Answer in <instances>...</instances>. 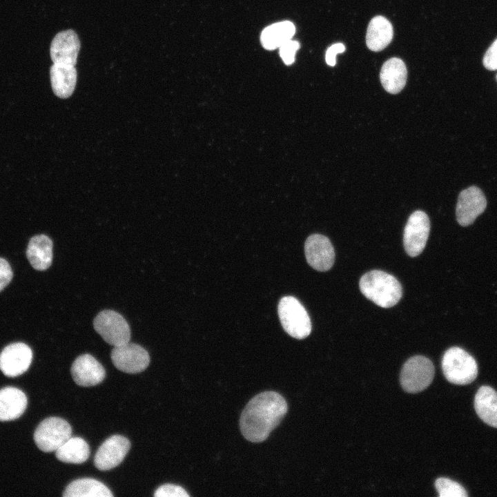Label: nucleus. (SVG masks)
<instances>
[{"mask_svg": "<svg viewBox=\"0 0 497 497\" xmlns=\"http://www.w3.org/2000/svg\"><path fill=\"white\" fill-rule=\"evenodd\" d=\"M287 411L288 404L280 393L273 391L261 392L248 402L241 413V433L250 442H263Z\"/></svg>", "mask_w": 497, "mask_h": 497, "instance_id": "f257e3e1", "label": "nucleus"}, {"mask_svg": "<svg viewBox=\"0 0 497 497\" xmlns=\"http://www.w3.org/2000/svg\"><path fill=\"white\" fill-rule=\"evenodd\" d=\"M362 293L382 308L396 304L402 295L399 281L392 275L380 270H372L364 274L359 282Z\"/></svg>", "mask_w": 497, "mask_h": 497, "instance_id": "f03ea898", "label": "nucleus"}, {"mask_svg": "<svg viewBox=\"0 0 497 497\" xmlns=\"http://www.w3.org/2000/svg\"><path fill=\"white\" fill-rule=\"evenodd\" d=\"M442 369L446 379L455 384H468L478 375L475 359L458 347H451L445 352L442 359Z\"/></svg>", "mask_w": 497, "mask_h": 497, "instance_id": "7ed1b4c3", "label": "nucleus"}, {"mask_svg": "<svg viewBox=\"0 0 497 497\" xmlns=\"http://www.w3.org/2000/svg\"><path fill=\"white\" fill-rule=\"evenodd\" d=\"M284 330L291 337L302 340L311 331V322L307 311L298 300L293 296L281 298L277 308Z\"/></svg>", "mask_w": 497, "mask_h": 497, "instance_id": "20e7f679", "label": "nucleus"}, {"mask_svg": "<svg viewBox=\"0 0 497 497\" xmlns=\"http://www.w3.org/2000/svg\"><path fill=\"white\" fill-rule=\"evenodd\" d=\"M434 377L432 362L422 355H415L403 364L400 382L402 389L411 393L420 392L427 388Z\"/></svg>", "mask_w": 497, "mask_h": 497, "instance_id": "39448f33", "label": "nucleus"}, {"mask_svg": "<svg viewBox=\"0 0 497 497\" xmlns=\"http://www.w3.org/2000/svg\"><path fill=\"white\" fill-rule=\"evenodd\" d=\"M72 436L70 425L59 417H49L42 420L34 433L37 447L44 452L55 451Z\"/></svg>", "mask_w": 497, "mask_h": 497, "instance_id": "423d86ee", "label": "nucleus"}, {"mask_svg": "<svg viewBox=\"0 0 497 497\" xmlns=\"http://www.w3.org/2000/svg\"><path fill=\"white\" fill-rule=\"evenodd\" d=\"M95 331L108 344L117 347L130 342V329L124 318L112 310L99 312L93 320Z\"/></svg>", "mask_w": 497, "mask_h": 497, "instance_id": "0eeeda50", "label": "nucleus"}, {"mask_svg": "<svg viewBox=\"0 0 497 497\" xmlns=\"http://www.w3.org/2000/svg\"><path fill=\"white\" fill-rule=\"evenodd\" d=\"M430 231V221L422 211H414L409 217L404 229L403 244L411 257L420 255L425 247Z\"/></svg>", "mask_w": 497, "mask_h": 497, "instance_id": "6e6552de", "label": "nucleus"}, {"mask_svg": "<svg viewBox=\"0 0 497 497\" xmlns=\"http://www.w3.org/2000/svg\"><path fill=\"white\" fill-rule=\"evenodd\" d=\"M111 360L119 371L128 373H137L144 371L150 363L148 351L140 345L130 342L114 347Z\"/></svg>", "mask_w": 497, "mask_h": 497, "instance_id": "1a4fd4ad", "label": "nucleus"}, {"mask_svg": "<svg viewBox=\"0 0 497 497\" xmlns=\"http://www.w3.org/2000/svg\"><path fill=\"white\" fill-rule=\"evenodd\" d=\"M130 448L128 438L121 435H113L107 438L98 448L95 458V466L101 471H107L118 466L124 459Z\"/></svg>", "mask_w": 497, "mask_h": 497, "instance_id": "9d476101", "label": "nucleus"}, {"mask_svg": "<svg viewBox=\"0 0 497 497\" xmlns=\"http://www.w3.org/2000/svg\"><path fill=\"white\" fill-rule=\"evenodd\" d=\"M308 264L318 271H329L335 261V251L331 241L321 234L309 236L304 244Z\"/></svg>", "mask_w": 497, "mask_h": 497, "instance_id": "9b49d317", "label": "nucleus"}, {"mask_svg": "<svg viewBox=\"0 0 497 497\" xmlns=\"http://www.w3.org/2000/svg\"><path fill=\"white\" fill-rule=\"evenodd\" d=\"M77 34L71 29L58 32L51 41L50 58L55 64L75 66L80 50Z\"/></svg>", "mask_w": 497, "mask_h": 497, "instance_id": "f8f14e48", "label": "nucleus"}, {"mask_svg": "<svg viewBox=\"0 0 497 497\" xmlns=\"http://www.w3.org/2000/svg\"><path fill=\"white\" fill-rule=\"evenodd\" d=\"M32 360L31 349L23 342L6 346L0 353V370L8 377H17L26 372Z\"/></svg>", "mask_w": 497, "mask_h": 497, "instance_id": "ddd939ff", "label": "nucleus"}, {"mask_svg": "<svg viewBox=\"0 0 497 497\" xmlns=\"http://www.w3.org/2000/svg\"><path fill=\"white\" fill-rule=\"evenodd\" d=\"M486 206V198L479 188L471 186L462 191L456 209L458 223L462 226L471 224Z\"/></svg>", "mask_w": 497, "mask_h": 497, "instance_id": "4468645a", "label": "nucleus"}, {"mask_svg": "<svg viewBox=\"0 0 497 497\" xmlns=\"http://www.w3.org/2000/svg\"><path fill=\"white\" fill-rule=\"evenodd\" d=\"M70 372L75 382L81 387L97 385L106 376V371L101 364L88 353L81 355L75 360Z\"/></svg>", "mask_w": 497, "mask_h": 497, "instance_id": "2eb2a0df", "label": "nucleus"}, {"mask_svg": "<svg viewBox=\"0 0 497 497\" xmlns=\"http://www.w3.org/2000/svg\"><path fill=\"white\" fill-rule=\"evenodd\" d=\"M28 399L21 389L6 387L0 389V421L19 418L26 409Z\"/></svg>", "mask_w": 497, "mask_h": 497, "instance_id": "dca6fc26", "label": "nucleus"}, {"mask_svg": "<svg viewBox=\"0 0 497 497\" xmlns=\"http://www.w3.org/2000/svg\"><path fill=\"white\" fill-rule=\"evenodd\" d=\"M407 78V67L401 59L392 57L383 64L380 79L387 92L391 94L400 92L406 84Z\"/></svg>", "mask_w": 497, "mask_h": 497, "instance_id": "f3484780", "label": "nucleus"}, {"mask_svg": "<svg viewBox=\"0 0 497 497\" xmlns=\"http://www.w3.org/2000/svg\"><path fill=\"white\" fill-rule=\"evenodd\" d=\"M52 242L47 235L33 236L29 241L26 256L32 266L38 271L50 267L52 260Z\"/></svg>", "mask_w": 497, "mask_h": 497, "instance_id": "a211bd4d", "label": "nucleus"}, {"mask_svg": "<svg viewBox=\"0 0 497 497\" xmlns=\"http://www.w3.org/2000/svg\"><path fill=\"white\" fill-rule=\"evenodd\" d=\"M393 35L391 22L383 16H376L371 19L367 27V46L372 51H381L391 43Z\"/></svg>", "mask_w": 497, "mask_h": 497, "instance_id": "6ab92c4d", "label": "nucleus"}, {"mask_svg": "<svg viewBox=\"0 0 497 497\" xmlns=\"http://www.w3.org/2000/svg\"><path fill=\"white\" fill-rule=\"evenodd\" d=\"M77 77L75 66L53 64L50 68V78L55 95L62 99L69 97L75 90Z\"/></svg>", "mask_w": 497, "mask_h": 497, "instance_id": "aec40b11", "label": "nucleus"}, {"mask_svg": "<svg viewBox=\"0 0 497 497\" xmlns=\"http://www.w3.org/2000/svg\"><path fill=\"white\" fill-rule=\"evenodd\" d=\"M474 408L479 418L497 428V392L491 387L482 386L474 398Z\"/></svg>", "mask_w": 497, "mask_h": 497, "instance_id": "412c9836", "label": "nucleus"}, {"mask_svg": "<svg viewBox=\"0 0 497 497\" xmlns=\"http://www.w3.org/2000/svg\"><path fill=\"white\" fill-rule=\"evenodd\" d=\"M64 497H112L111 491L101 482L90 478L73 480L65 489Z\"/></svg>", "mask_w": 497, "mask_h": 497, "instance_id": "4be33fe9", "label": "nucleus"}, {"mask_svg": "<svg viewBox=\"0 0 497 497\" xmlns=\"http://www.w3.org/2000/svg\"><path fill=\"white\" fill-rule=\"evenodd\" d=\"M57 458L64 462L81 464L90 456V447L84 439L70 437L55 451Z\"/></svg>", "mask_w": 497, "mask_h": 497, "instance_id": "5701e85b", "label": "nucleus"}, {"mask_svg": "<svg viewBox=\"0 0 497 497\" xmlns=\"http://www.w3.org/2000/svg\"><path fill=\"white\" fill-rule=\"evenodd\" d=\"M294 24L288 21L273 23L264 29L261 34L262 46L268 50L280 48L294 35Z\"/></svg>", "mask_w": 497, "mask_h": 497, "instance_id": "b1692460", "label": "nucleus"}, {"mask_svg": "<svg viewBox=\"0 0 497 497\" xmlns=\"http://www.w3.org/2000/svg\"><path fill=\"white\" fill-rule=\"evenodd\" d=\"M435 487L440 497H466L468 496L465 488L458 483L447 478H438Z\"/></svg>", "mask_w": 497, "mask_h": 497, "instance_id": "393cba45", "label": "nucleus"}, {"mask_svg": "<svg viewBox=\"0 0 497 497\" xmlns=\"http://www.w3.org/2000/svg\"><path fill=\"white\" fill-rule=\"evenodd\" d=\"M155 497H184L189 496L186 491L181 486L166 483L159 487L155 494Z\"/></svg>", "mask_w": 497, "mask_h": 497, "instance_id": "a878e982", "label": "nucleus"}, {"mask_svg": "<svg viewBox=\"0 0 497 497\" xmlns=\"http://www.w3.org/2000/svg\"><path fill=\"white\" fill-rule=\"evenodd\" d=\"M299 47V43L291 39L280 47V54L284 64L290 65L294 61L295 55Z\"/></svg>", "mask_w": 497, "mask_h": 497, "instance_id": "bb28decb", "label": "nucleus"}, {"mask_svg": "<svg viewBox=\"0 0 497 497\" xmlns=\"http://www.w3.org/2000/svg\"><path fill=\"white\" fill-rule=\"evenodd\" d=\"M12 276V271L8 262L0 257V291L10 284Z\"/></svg>", "mask_w": 497, "mask_h": 497, "instance_id": "cd10ccee", "label": "nucleus"}, {"mask_svg": "<svg viewBox=\"0 0 497 497\" xmlns=\"http://www.w3.org/2000/svg\"><path fill=\"white\" fill-rule=\"evenodd\" d=\"M483 65L488 70H497V39L485 54Z\"/></svg>", "mask_w": 497, "mask_h": 497, "instance_id": "c85d7f7f", "label": "nucleus"}, {"mask_svg": "<svg viewBox=\"0 0 497 497\" xmlns=\"http://www.w3.org/2000/svg\"><path fill=\"white\" fill-rule=\"evenodd\" d=\"M345 50V46L342 43H337L330 46L325 56V60L328 65L334 66L335 65V56L338 53L343 52Z\"/></svg>", "mask_w": 497, "mask_h": 497, "instance_id": "c756f323", "label": "nucleus"}]
</instances>
